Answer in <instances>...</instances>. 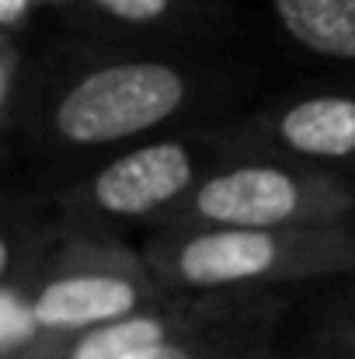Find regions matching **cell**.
<instances>
[{
  "mask_svg": "<svg viewBox=\"0 0 355 359\" xmlns=\"http://www.w3.org/2000/svg\"><path fill=\"white\" fill-rule=\"evenodd\" d=\"M254 70L230 53H146L53 32L35 46L32 84L7 161L56 182L122 147L251 109Z\"/></svg>",
  "mask_w": 355,
  "mask_h": 359,
  "instance_id": "1",
  "label": "cell"
},
{
  "mask_svg": "<svg viewBox=\"0 0 355 359\" xmlns=\"http://www.w3.org/2000/svg\"><path fill=\"white\" fill-rule=\"evenodd\" d=\"M171 293H286L355 276V224L324 231H153L139 241Z\"/></svg>",
  "mask_w": 355,
  "mask_h": 359,
  "instance_id": "2",
  "label": "cell"
},
{
  "mask_svg": "<svg viewBox=\"0 0 355 359\" xmlns=\"http://www.w3.org/2000/svg\"><path fill=\"white\" fill-rule=\"evenodd\" d=\"M220 161L223 154L202 126H188L122 147L39 185L70 234L129 241L136 231H143V238L160 231Z\"/></svg>",
  "mask_w": 355,
  "mask_h": 359,
  "instance_id": "3",
  "label": "cell"
},
{
  "mask_svg": "<svg viewBox=\"0 0 355 359\" xmlns=\"http://www.w3.org/2000/svg\"><path fill=\"white\" fill-rule=\"evenodd\" d=\"M355 224V178L282 161L223 157L160 231H324Z\"/></svg>",
  "mask_w": 355,
  "mask_h": 359,
  "instance_id": "4",
  "label": "cell"
},
{
  "mask_svg": "<svg viewBox=\"0 0 355 359\" xmlns=\"http://www.w3.org/2000/svg\"><path fill=\"white\" fill-rule=\"evenodd\" d=\"M14 290H21L39 332L35 356L171 297L139 248L105 234L63 238L42 269Z\"/></svg>",
  "mask_w": 355,
  "mask_h": 359,
  "instance_id": "5",
  "label": "cell"
},
{
  "mask_svg": "<svg viewBox=\"0 0 355 359\" xmlns=\"http://www.w3.org/2000/svg\"><path fill=\"white\" fill-rule=\"evenodd\" d=\"M202 133L223 157H282L355 178V81L321 77L279 91Z\"/></svg>",
  "mask_w": 355,
  "mask_h": 359,
  "instance_id": "6",
  "label": "cell"
},
{
  "mask_svg": "<svg viewBox=\"0 0 355 359\" xmlns=\"http://www.w3.org/2000/svg\"><path fill=\"white\" fill-rule=\"evenodd\" d=\"M56 25L84 42L146 53H227L240 32L227 0H70Z\"/></svg>",
  "mask_w": 355,
  "mask_h": 359,
  "instance_id": "7",
  "label": "cell"
},
{
  "mask_svg": "<svg viewBox=\"0 0 355 359\" xmlns=\"http://www.w3.org/2000/svg\"><path fill=\"white\" fill-rule=\"evenodd\" d=\"M286 293H230L181 335L139 359H282Z\"/></svg>",
  "mask_w": 355,
  "mask_h": 359,
  "instance_id": "8",
  "label": "cell"
},
{
  "mask_svg": "<svg viewBox=\"0 0 355 359\" xmlns=\"http://www.w3.org/2000/svg\"><path fill=\"white\" fill-rule=\"evenodd\" d=\"M265 11L300 60L355 81V0H265Z\"/></svg>",
  "mask_w": 355,
  "mask_h": 359,
  "instance_id": "9",
  "label": "cell"
},
{
  "mask_svg": "<svg viewBox=\"0 0 355 359\" xmlns=\"http://www.w3.org/2000/svg\"><path fill=\"white\" fill-rule=\"evenodd\" d=\"M216 304V297H192V293H171L160 304L122 318L116 325L95 328L88 335H77L70 342H63L53 353H42L46 359H139L153 349H160L164 342H171L174 335H181L185 328H192L209 307Z\"/></svg>",
  "mask_w": 355,
  "mask_h": 359,
  "instance_id": "10",
  "label": "cell"
},
{
  "mask_svg": "<svg viewBox=\"0 0 355 359\" xmlns=\"http://www.w3.org/2000/svg\"><path fill=\"white\" fill-rule=\"evenodd\" d=\"M63 238H70V231L46 189L32 178L11 182L0 199V286L28 283Z\"/></svg>",
  "mask_w": 355,
  "mask_h": 359,
  "instance_id": "11",
  "label": "cell"
},
{
  "mask_svg": "<svg viewBox=\"0 0 355 359\" xmlns=\"http://www.w3.org/2000/svg\"><path fill=\"white\" fill-rule=\"evenodd\" d=\"M303 335L331 342L355 356V276L324 283L307 307Z\"/></svg>",
  "mask_w": 355,
  "mask_h": 359,
  "instance_id": "12",
  "label": "cell"
},
{
  "mask_svg": "<svg viewBox=\"0 0 355 359\" xmlns=\"http://www.w3.org/2000/svg\"><path fill=\"white\" fill-rule=\"evenodd\" d=\"M49 11L46 0H0V35H14L25 42H35V21Z\"/></svg>",
  "mask_w": 355,
  "mask_h": 359,
  "instance_id": "13",
  "label": "cell"
},
{
  "mask_svg": "<svg viewBox=\"0 0 355 359\" xmlns=\"http://www.w3.org/2000/svg\"><path fill=\"white\" fill-rule=\"evenodd\" d=\"M282 359H355L352 353L331 346V342H321V339H310V335H300L293 346L282 349Z\"/></svg>",
  "mask_w": 355,
  "mask_h": 359,
  "instance_id": "14",
  "label": "cell"
},
{
  "mask_svg": "<svg viewBox=\"0 0 355 359\" xmlns=\"http://www.w3.org/2000/svg\"><path fill=\"white\" fill-rule=\"evenodd\" d=\"M67 4H70V0H46V7H49L53 14H60V11H63Z\"/></svg>",
  "mask_w": 355,
  "mask_h": 359,
  "instance_id": "15",
  "label": "cell"
}]
</instances>
